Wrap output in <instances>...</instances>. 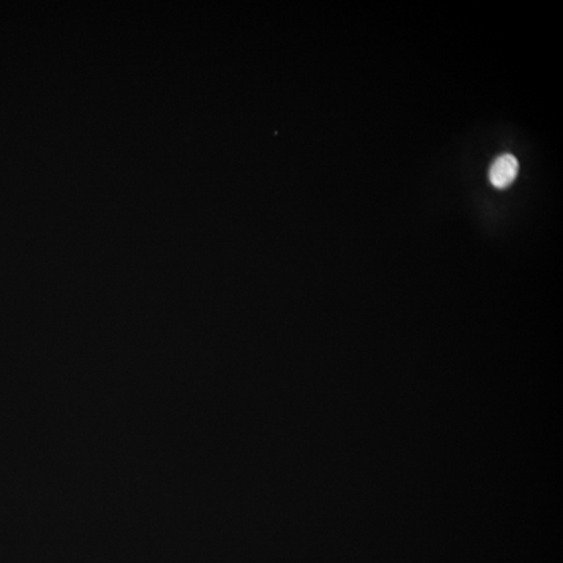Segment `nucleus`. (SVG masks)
Segmentation results:
<instances>
[{"mask_svg":"<svg viewBox=\"0 0 563 563\" xmlns=\"http://www.w3.org/2000/svg\"><path fill=\"white\" fill-rule=\"evenodd\" d=\"M518 161L510 154L498 156L489 170V181L498 189L509 187L518 174Z\"/></svg>","mask_w":563,"mask_h":563,"instance_id":"nucleus-1","label":"nucleus"}]
</instances>
